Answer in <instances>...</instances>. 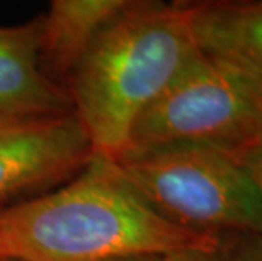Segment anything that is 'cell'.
Returning a JSON list of instances; mask_svg holds the SVG:
<instances>
[{"label":"cell","mask_w":262,"mask_h":261,"mask_svg":"<svg viewBox=\"0 0 262 261\" xmlns=\"http://www.w3.org/2000/svg\"><path fill=\"white\" fill-rule=\"evenodd\" d=\"M219 244L163 217L103 154L51 190L0 207V258L14 261H107Z\"/></svg>","instance_id":"obj_1"},{"label":"cell","mask_w":262,"mask_h":261,"mask_svg":"<svg viewBox=\"0 0 262 261\" xmlns=\"http://www.w3.org/2000/svg\"><path fill=\"white\" fill-rule=\"evenodd\" d=\"M194 51L188 2L127 0L63 83L95 154L125 151L134 124Z\"/></svg>","instance_id":"obj_2"},{"label":"cell","mask_w":262,"mask_h":261,"mask_svg":"<svg viewBox=\"0 0 262 261\" xmlns=\"http://www.w3.org/2000/svg\"><path fill=\"white\" fill-rule=\"evenodd\" d=\"M127 182L172 224L206 236L262 234V202L230 149L208 144L129 148L114 158Z\"/></svg>","instance_id":"obj_3"},{"label":"cell","mask_w":262,"mask_h":261,"mask_svg":"<svg viewBox=\"0 0 262 261\" xmlns=\"http://www.w3.org/2000/svg\"><path fill=\"white\" fill-rule=\"evenodd\" d=\"M262 131L252 82L196 48L132 127L129 148L208 144L235 149Z\"/></svg>","instance_id":"obj_4"},{"label":"cell","mask_w":262,"mask_h":261,"mask_svg":"<svg viewBox=\"0 0 262 261\" xmlns=\"http://www.w3.org/2000/svg\"><path fill=\"white\" fill-rule=\"evenodd\" d=\"M93 154L73 112L19 115L0 110V207L68 182Z\"/></svg>","instance_id":"obj_5"},{"label":"cell","mask_w":262,"mask_h":261,"mask_svg":"<svg viewBox=\"0 0 262 261\" xmlns=\"http://www.w3.org/2000/svg\"><path fill=\"white\" fill-rule=\"evenodd\" d=\"M196 48L262 88V0L188 2Z\"/></svg>","instance_id":"obj_6"},{"label":"cell","mask_w":262,"mask_h":261,"mask_svg":"<svg viewBox=\"0 0 262 261\" xmlns=\"http://www.w3.org/2000/svg\"><path fill=\"white\" fill-rule=\"evenodd\" d=\"M41 15L0 26V110L19 115L73 112L66 90L44 75L39 63Z\"/></svg>","instance_id":"obj_7"},{"label":"cell","mask_w":262,"mask_h":261,"mask_svg":"<svg viewBox=\"0 0 262 261\" xmlns=\"http://www.w3.org/2000/svg\"><path fill=\"white\" fill-rule=\"evenodd\" d=\"M127 0H53L41 15L39 63L63 87L66 75Z\"/></svg>","instance_id":"obj_8"},{"label":"cell","mask_w":262,"mask_h":261,"mask_svg":"<svg viewBox=\"0 0 262 261\" xmlns=\"http://www.w3.org/2000/svg\"><path fill=\"white\" fill-rule=\"evenodd\" d=\"M222 261H262V234H228L220 237Z\"/></svg>","instance_id":"obj_9"},{"label":"cell","mask_w":262,"mask_h":261,"mask_svg":"<svg viewBox=\"0 0 262 261\" xmlns=\"http://www.w3.org/2000/svg\"><path fill=\"white\" fill-rule=\"evenodd\" d=\"M232 153L247 170L262 202V131L259 134H255L252 139L244 143L242 146L232 149Z\"/></svg>","instance_id":"obj_10"},{"label":"cell","mask_w":262,"mask_h":261,"mask_svg":"<svg viewBox=\"0 0 262 261\" xmlns=\"http://www.w3.org/2000/svg\"><path fill=\"white\" fill-rule=\"evenodd\" d=\"M219 246L185 249V251L171 254V261H222L219 254Z\"/></svg>","instance_id":"obj_11"},{"label":"cell","mask_w":262,"mask_h":261,"mask_svg":"<svg viewBox=\"0 0 262 261\" xmlns=\"http://www.w3.org/2000/svg\"><path fill=\"white\" fill-rule=\"evenodd\" d=\"M107 261H171V254H136V256H120Z\"/></svg>","instance_id":"obj_12"},{"label":"cell","mask_w":262,"mask_h":261,"mask_svg":"<svg viewBox=\"0 0 262 261\" xmlns=\"http://www.w3.org/2000/svg\"><path fill=\"white\" fill-rule=\"evenodd\" d=\"M245 78H247V76H245ZM252 85H254V83H252ZM254 88H255V92H257V95L260 97V101H262V88L257 87V85H254Z\"/></svg>","instance_id":"obj_13"},{"label":"cell","mask_w":262,"mask_h":261,"mask_svg":"<svg viewBox=\"0 0 262 261\" xmlns=\"http://www.w3.org/2000/svg\"><path fill=\"white\" fill-rule=\"evenodd\" d=\"M0 261H14V259H5V258H0Z\"/></svg>","instance_id":"obj_14"}]
</instances>
